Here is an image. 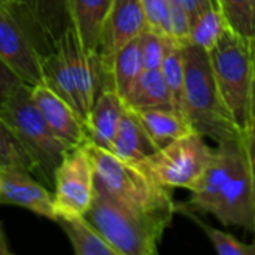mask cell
Instances as JSON below:
<instances>
[{"label": "cell", "instance_id": "cell-36", "mask_svg": "<svg viewBox=\"0 0 255 255\" xmlns=\"http://www.w3.org/2000/svg\"><path fill=\"white\" fill-rule=\"evenodd\" d=\"M0 1H4V3H12L13 0H0Z\"/></svg>", "mask_w": 255, "mask_h": 255}, {"label": "cell", "instance_id": "cell-11", "mask_svg": "<svg viewBox=\"0 0 255 255\" xmlns=\"http://www.w3.org/2000/svg\"><path fill=\"white\" fill-rule=\"evenodd\" d=\"M148 28L140 0H114L105 21L97 58L102 69L111 78V64L115 54L130 40L139 37ZM112 82V81H111Z\"/></svg>", "mask_w": 255, "mask_h": 255}, {"label": "cell", "instance_id": "cell-28", "mask_svg": "<svg viewBox=\"0 0 255 255\" xmlns=\"http://www.w3.org/2000/svg\"><path fill=\"white\" fill-rule=\"evenodd\" d=\"M6 166H21L31 172V166L25 152L10 133V130L0 120V167Z\"/></svg>", "mask_w": 255, "mask_h": 255}, {"label": "cell", "instance_id": "cell-33", "mask_svg": "<svg viewBox=\"0 0 255 255\" xmlns=\"http://www.w3.org/2000/svg\"><path fill=\"white\" fill-rule=\"evenodd\" d=\"M178 1H179L181 6L187 10V13H188V16H190L191 22H193V19L205 9V6L209 3V0H178Z\"/></svg>", "mask_w": 255, "mask_h": 255}, {"label": "cell", "instance_id": "cell-9", "mask_svg": "<svg viewBox=\"0 0 255 255\" xmlns=\"http://www.w3.org/2000/svg\"><path fill=\"white\" fill-rule=\"evenodd\" d=\"M54 206L57 217L84 215L94 196V169L84 148H70L54 173Z\"/></svg>", "mask_w": 255, "mask_h": 255}, {"label": "cell", "instance_id": "cell-35", "mask_svg": "<svg viewBox=\"0 0 255 255\" xmlns=\"http://www.w3.org/2000/svg\"><path fill=\"white\" fill-rule=\"evenodd\" d=\"M9 254H10V248H9V244H7V239H6V235L3 230V226L0 223V255Z\"/></svg>", "mask_w": 255, "mask_h": 255}, {"label": "cell", "instance_id": "cell-27", "mask_svg": "<svg viewBox=\"0 0 255 255\" xmlns=\"http://www.w3.org/2000/svg\"><path fill=\"white\" fill-rule=\"evenodd\" d=\"M140 49H142V57H143V66L145 69H160L163 64L164 57L167 55L169 49L175 43L173 39L163 36L160 33H155L149 28H146L140 36Z\"/></svg>", "mask_w": 255, "mask_h": 255}, {"label": "cell", "instance_id": "cell-16", "mask_svg": "<svg viewBox=\"0 0 255 255\" xmlns=\"http://www.w3.org/2000/svg\"><path fill=\"white\" fill-rule=\"evenodd\" d=\"M157 149L158 148L151 140L137 115L130 108H127L109 152H112L123 161L139 166Z\"/></svg>", "mask_w": 255, "mask_h": 255}, {"label": "cell", "instance_id": "cell-18", "mask_svg": "<svg viewBox=\"0 0 255 255\" xmlns=\"http://www.w3.org/2000/svg\"><path fill=\"white\" fill-rule=\"evenodd\" d=\"M131 111L137 115L143 128L158 149L191 131H196L184 114L169 106Z\"/></svg>", "mask_w": 255, "mask_h": 255}, {"label": "cell", "instance_id": "cell-8", "mask_svg": "<svg viewBox=\"0 0 255 255\" xmlns=\"http://www.w3.org/2000/svg\"><path fill=\"white\" fill-rule=\"evenodd\" d=\"M34 39L36 34L12 3L0 1V60L28 87L43 84V51Z\"/></svg>", "mask_w": 255, "mask_h": 255}, {"label": "cell", "instance_id": "cell-13", "mask_svg": "<svg viewBox=\"0 0 255 255\" xmlns=\"http://www.w3.org/2000/svg\"><path fill=\"white\" fill-rule=\"evenodd\" d=\"M12 6L27 21L45 54L55 49L63 34L73 25L70 0H13Z\"/></svg>", "mask_w": 255, "mask_h": 255}, {"label": "cell", "instance_id": "cell-3", "mask_svg": "<svg viewBox=\"0 0 255 255\" xmlns=\"http://www.w3.org/2000/svg\"><path fill=\"white\" fill-rule=\"evenodd\" d=\"M184 112L193 128L217 145L242 137L217 85L209 54L191 43L182 46Z\"/></svg>", "mask_w": 255, "mask_h": 255}, {"label": "cell", "instance_id": "cell-25", "mask_svg": "<svg viewBox=\"0 0 255 255\" xmlns=\"http://www.w3.org/2000/svg\"><path fill=\"white\" fill-rule=\"evenodd\" d=\"M182 46L179 43H173L169 49L167 55L163 60V64L160 67L163 78L166 81L172 106L185 115L184 112V57H182Z\"/></svg>", "mask_w": 255, "mask_h": 255}, {"label": "cell", "instance_id": "cell-20", "mask_svg": "<svg viewBox=\"0 0 255 255\" xmlns=\"http://www.w3.org/2000/svg\"><path fill=\"white\" fill-rule=\"evenodd\" d=\"M124 103L130 109H143V108H160L172 106L170 94L160 69H145L137 78L130 91L123 97ZM175 109V108H173Z\"/></svg>", "mask_w": 255, "mask_h": 255}, {"label": "cell", "instance_id": "cell-7", "mask_svg": "<svg viewBox=\"0 0 255 255\" xmlns=\"http://www.w3.org/2000/svg\"><path fill=\"white\" fill-rule=\"evenodd\" d=\"M212 155L214 149L209 148L205 136L191 131L157 149L139 167L170 190L191 191L203 176Z\"/></svg>", "mask_w": 255, "mask_h": 255}, {"label": "cell", "instance_id": "cell-6", "mask_svg": "<svg viewBox=\"0 0 255 255\" xmlns=\"http://www.w3.org/2000/svg\"><path fill=\"white\" fill-rule=\"evenodd\" d=\"M253 40L229 27L218 43L208 52L224 103L242 133L250 128L251 123Z\"/></svg>", "mask_w": 255, "mask_h": 255}, {"label": "cell", "instance_id": "cell-12", "mask_svg": "<svg viewBox=\"0 0 255 255\" xmlns=\"http://www.w3.org/2000/svg\"><path fill=\"white\" fill-rule=\"evenodd\" d=\"M0 205H13L55 221L54 194L31 176L25 167H0Z\"/></svg>", "mask_w": 255, "mask_h": 255}, {"label": "cell", "instance_id": "cell-17", "mask_svg": "<svg viewBox=\"0 0 255 255\" xmlns=\"http://www.w3.org/2000/svg\"><path fill=\"white\" fill-rule=\"evenodd\" d=\"M114 0H70L72 24L85 52L97 57L102 30Z\"/></svg>", "mask_w": 255, "mask_h": 255}, {"label": "cell", "instance_id": "cell-26", "mask_svg": "<svg viewBox=\"0 0 255 255\" xmlns=\"http://www.w3.org/2000/svg\"><path fill=\"white\" fill-rule=\"evenodd\" d=\"M232 30L255 39V10L253 0H218Z\"/></svg>", "mask_w": 255, "mask_h": 255}, {"label": "cell", "instance_id": "cell-15", "mask_svg": "<svg viewBox=\"0 0 255 255\" xmlns=\"http://www.w3.org/2000/svg\"><path fill=\"white\" fill-rule=\"evenodd\" d=\"M126 111L127 106L118 91L112 87L103 88L85 120L88 142L109 151Z\"/></svg>", "mask_w": 255, "mask_h": 255}, {"label": "cell", "instance_id": "cell-32", "mask_svg": "<svg viewBox=\"0 0 255 255\" xmlns=\"http://www.w3.org/2000/svg\"><path fill=\"white\" fill-rule=\"evenodd\" d=\"M242 142H244L247 157H248V163H250V172H251V181H253L255 196V131L247 130L242 134Z\"/></svg>", "mask_w": 255, "mask_h": 255}, {"label": "cell", "instance_id": "cell-37", "mask_svg": "<svg viewBox=\"0 0 255 255\" xmlns=\"http://www.w3.org/2000/svg\"><path fill=\"white\" fill-rule=\"evenodd\" d=\"M253 4H254V10H255V0H253Z\"/></svg>", "mask_w": 255, "mask_h": 255}, {"label": "cell", "instance_id": "cell-29", "mask_svg": "<svg viewBox=\"0 0 255 255\" xmlns=\"http://www.w3.org/2000/svg\"><path fill=\"white\" fill-rule=\"evenodd\" d=\"M140 4L145 13L148 28L155 33L170 37L169 1L167 0H140Z\"/></svg>", "mask_w": 255, "mask_h": 255}, {"label": "cell", "instance_id": "cell-5", "mask_svg": "<svg viewBox=\"0 0 255 255\" xmlns=\"http://www.w3.org/2000/svg\"><path fill=\"white\" fill-rule=\"evenodd\" d=\"M84 218L118 255H154L166 227L126 206L94 185V196Z\"/></svg>", "mask_w": 255, "mask_h": 255}, {"label": "cell", "instance_id": "cell-19", "mask_svg": "<svg viewBox=\"0 0 255 255\" xmlns=\"http://www.w3.org/2000/svg\"><path fill=\"white\" fill-rule=\"evenodd\" d=\"M55 221L69 238L73 251L78 255H118L84 215H60Z\"/></svg>", "mask_w": 255, "mask_h": 255}, {"label": "cell", "instance_id": "cell-22", "mask_svg": "<svg viewBox=\"0 0 255 255\" xmlns=\"http://www.w3.org/2000/svg\"><path fill=\"white\" fill-rule=\"evenodd\" d=\"M145 70L139 37L126 43L114 57L111 64L112 87L124 97Z\"/></svg>", "mask_w": 255, "mask_h": 255}, {"label": "cell", "instance_id": "cell-1", "mask_svg": "<svg viewBox=\"0 0 255 255\" xmlns=\"http://www.w3.org/2000/svg\"><path fill=\"white\" fill-rule=\"evenodd\" d=\"M178 205L255 235V196L242 137L217 145L191 197Z\"/></svg>", "mask_w": 255, "mask_h": 255}, {"label": "cell", "instance_id": "cell-4", "mask_svg": "<svg viewBox=\"0 0 255 255\" xmlns=\"http://www.w3.org/2000/svg\"><path fill=\"white\" fill-rule=\"evenodd\" d=\"M0 120L25 152L31 173L52 187L55 169L70 146L61 142L46 124L31 99V87L19 84L0 102Z\"/></svg>", "mask_w": 255, "mask_h": 255}, {"label": "cell", "instance_id": "cell-21", "mask_svg": "<svg viewBox=\"0 0 255 255\" xmlns=\"http://www.w3.org/2000/svg\"><path fill=\"white\" fill-rule=\"evenodd\" d=\"M42 73H43V84L48 85L63 100H66L82 118L81 102L75 82L70 76L67 64L58 48L48 51L46 54L42 55Z\"/></svg>", "mask_w": 255, "mask_h": 255}, {"label": "cell", "instance_id": "cell-2", "mask_svg": "<svg viewBox=\"0 0 255 255\" xmlns=\"http://www.w3.org/2000/svg\"><path fill=\"white\" fill-rule=\"evenodd\" d=\"M84 148L94 169V185L166 229L172 224L176 202L170 188L158 184L139 166L123 161L88 140Z\"/></svg>", "mask_w": 255, "mask_h": 255}, {"label": "cell", "instance_id": "cell-24", "mask_svg": "<svg viewBox=\"0 0 255 255\" xmlns=\"http://www.w3.org/2000/svg\"><path fill=\"white\" fill-rule=\"evenodd\" d=\"M176 214H182L185 215L187 218H190L196 226L200 227V230L205 233V236L211 241L212 247L215 248V251L220 255H255V236L254 242L251 244H245L242 241H239L236 236L227 233V232H223V230H218L206 223H203L197 215L196 212L193 211H188L182 206H179L176 203Z\"/></svg>", "mask_w": 255, "mask_h": 255}, {"label": "cell", "instance_id": "cell-30", "mask_svg": "<svg viewBox=\"0 0 255 255\" xmlns=\"http://www.w3.org/2000/svg\"><path fill=\"white\" fill-rule=\"evenodd\" d=\"M167 1H169L170 37L179 45H187L190 42L191 19L178 0H167Z\"/></svg>", "mask_w": 255, "mask_h": 255}, {"label": "cell", "instance_id": "cell-14", "mask_svg": "<svg viewBox=\"0 0 255 255\" xmlns=\"http://www.w3.org/2000/svg\"><path fill=\"white\" fill-rule=\"evenodd\" d=\"M31 99L49 128L67 146H81L88 140L85 123L81 115L48 85L39 84L31 87Z\"/></svg>", "mask_w": 255, "mask_h": 255}, {"label": "cell", "instance_id": "cell-10", "mask_svg": "<svg viewBox=\"0 0 255 255\" xmlns=\"http://www.w3.org/2000/svg\"><path fill=\"white\" fill-rule=\"evenodd\" d=\"M55 48L60 49L75 82L81 102L82 118L85 121L99 93L106 87H112L111 78L102 69L99 58L84 51L73 25L63 34Z\"/></svg>", "mask_w": 255, "mask_h": 255}, {"label": "cell", "instance_id": "cell-31", "mask_svg": "<svg viewBox=\"0 0 255 255\" xmlns=\"http://www.w3.org/2000/svg\"><path fill=\"white\" fill-rule=\"evenodd\" d=\"M19 84H22L16 75L0 60V102H3Z\"/></svg>", "mask_w": 255, "mask_h": 255}, {"label": "cell", "instance_id": "cell-34", "mask_svg": "<svg viewBox=\"0 0 255 255\" xmlns=\"http://www.w3.org/2000/svg\"><path fill=\"white\" fill-rule=\"evenodd\" d=\"M250 128L255 131V39L253 40V81H251V96H250Z\"/></svg>", "mask_w": 255, "mask_h": 255}, {"label": "cell", "instance_id": "cell-23", "mask_svg": "<svg viewBox=\"0 0 255 255\" xmlns=\"http://www.w3.org/2000/svg\"><path fill=\"white\" fill-rule=\"evenodd\" d=\"M227 28L229 24L218 0H209L205 9L191 22L188 43L196 45L209 52L218 43Z\"/></svg>", "mask_w": 255, "mask_h": 255}]
</instances>
